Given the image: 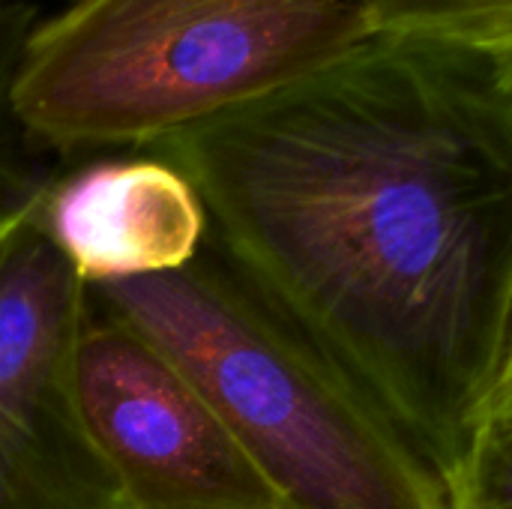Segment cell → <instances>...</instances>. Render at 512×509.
<instances>
[{
	"label": "cell",
	"mask_w": 512,
	"mask_h": 509,
	"mask_svg": "<svg viewBox=\"0 0 512 509\" xmlns=\"http://www.w3.org/2000/svg\"><path fill=\"white\" fill-rule=\"evenodd\" d=\"M150 153L189 177L210 237L447 486L512 318V102L489 60L375 27Z\"/></svg>",
	"instance_id": "6da1fadb"
},
{
	"label": "cell",
	"mask_w": 512,
	"mask_h": 509,
	"mask_svg": "<svg viewBox=\"0 0 512 509\" xmlns=\"http://www.w3.org/2000/svg\"><path fill=\"white\" fill-rule=\"evenodd\" d=\"M87 291L180 363L285 509H447L426 453L213 237Z\"/></svg>",
	"instance_id": "7a4b0ae2"
},
{
	"label": "cell",
	"mask_w": 512,
	"mask_h": 509,
	"mask_svg": "<svg viewBox=\"0 0 512 509\" xmlns=\"http://www.w3.org/2000/svg\"><path fill=\"white\" fill-rule=\"evenodd\" d=\"M375 27L363 0H69L27 39L12 123L66 156L150 153Z\"/></svg>",
	"instance_id": "3957f363"
},
{
	"label": "cell",
	"mask_w": 512,
	"mask_h": 509,
	"mask_svg": "<svg viewBox=\"0 0 512 509\" xmlns=\"http://www.w3.org/2000/svg\"><path fill=\"white\" fill-rule=\"evenodd\" d=\"M72 390L123 509H285L180 363L90 291Z\"/></svg>",
	"instance_id": "277c9868"
},
{
	"label": "cell",
	"mask_w": 512,
	"mask_h": 509,
	"mask_svg": "<svg viewBox=\"0 0 512 509\" xmlns=\"http://www.w3.org/2000/svg\"><path fill=\"white\" fill-rule=\"evenodd\" d=\"M84 306L27 192L0 249V509H123L72 390Z\"/></svg>",
	"instance_id": "5b68a950"
},
{
	"label": "cell",
	"mask_w": 512,
	"mask_h": 509,
	"mask_svg": "<svg viewBox=\"0 0 512 509\" xmlns=\"http://www.w3.org/2000/svg\"><path fill=\"white\" fill-rule=\"evenodd\" d=\"M36 216L87 288L174 273L210 237L201 195L156 153L93 159L69 171L36 189Z\"/></svg>",
	"instance_id": "8992f818"
},
{
	"label": "cell",
	"mask_w": 512,
	"mask_h": 509,
	"mask_svg": "<svg viewBox=\"0 0 512 509\" xmlns=\"http://www.w3.org/2000/svg\"><path fill=\"white\" fill-rule=\"evenodd\" d=\"M447 509H512V414L483 417L447 477Z\"/></svg>",
	"instance_id": "52a82bcc"
},
{
	"label": "cell",
	"mask_w": 512,
	"mask_h": 509,
	"mask_svg": "<svg viewBox=\"0 0 512 509\" xmlns=\"http://www.w3.org/2000/svg\"><path fill=\"white\" fill-rule=\"evenodd\" d=\"M36 21H39L36 3L0 0V144L6 126L12 123V90Z\"/></svg>",
	"instance_id": "ba28073f"
},
{
	"label": "cell",
	"mask_w": 512,
	"mask_h": 509,
	"mask_svg": "<svg viewBox=\"0 0 512 509\" xmlns=\"http://www.w3.org/2000/svg\"><path fill=\"white\" fill-rule=\"evenodd\" d=\"M492 414H512V318L510 333H507V345H504V354H501V366H498V375L492 381V390H489V396L483 402L480 420L483 417H492Z\"/></svg>",
	"instance_id": "9c48e42d"
},
{
	"label": "cell",
	"mask_w": 512,
	"mask_h": 509,
	"mask_svg": "<svg viewBox=\"0 0 512 509\" xmlns=\"http://www.w3.org/2000/svg\"><path fill=\"white\" fill-rule=\"evenodd\" d=\"M471 51H477V54H483L489 60V66H492L501 90L507 93V99L512 102V21L492 42H486L480 48H471Z\"/></svg>",
	"instance_id": "30bf717a"
},
{
	"label": "cell",
	"mask_w": 512,
	"mask_h": 509,
	"mask_svg": "<svg viewBox=\"0 0 512 509\" xmlns=\"http://www.w3.org/2000/svg\"><path fill=\"white\" fill-rule=\"evenodd\" d=\"M15 222H18V204L0 207V249H3V243H6V237L12 234Z\"/></svg>",
	"instance_id": "8fae6325"
}]
</instances>
